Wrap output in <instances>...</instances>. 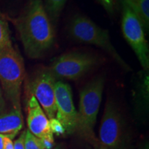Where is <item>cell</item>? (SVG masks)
<instances>
[{
	"label": "cell",
	"mask_w": 149,
	"mask_h": 149,
	"mask_svg": "<svg viewBox=\"0 0 149 149\" xmlns=\"http://www.w3.org/2000/svg\"><path fill=\"white\" fill-rule=\"evenodd\" d=\"M15 26L24 51L31 59L45 55L53 46L55 31L44 8L43 0H30Z\"/></svg>",
	"instance_id": "6da1fadb"
},
{
	"label": "cell",
	"mask_w": 149,
	"mask_h": 149,
	"mask_svg": "<svg viewBox=\"0 0 149 149\" xmlns=\"http://www.w3.org/2000/svg\"><path fill=\"white\" fill-rule=\"evenodd\" d=\"M104 82V76L96 77L87 84L79 93L76 132L94 149H97L98 145L94 128L102 102Z\"/></svg>",
	"instance_id": "7a4b0ae2"
},
{
	"label": "cell",
	"mask_w": 149,
	"mask_h": 149,
	"mask_svg": "<svg viewBox=\"0 0 149 149\" xmlns=\"http://www.w3.org/2000/svg\"><path fill=\"white\" fill-rule=\"evenodd\" d=\"M68 33L71 38L79 43L91 44L100 48L126 71L131 68L121 57L112 44L109 31L100 27L92 19L83 15H76L68 25Z\"/></svg>",
	"instance_id": "3957f363"
},
{
	"label": "cell",
	"mask_w": 149,
	"mask_h": 149,
	"mask_svg": "<svg viewBox=\"0 0 149 149\" xmlns=\"http://www.w3.org/2000/svg\"><path fill=\"white\" fill-rule=\"evenodd\" d=\"M25 77L23 57L13 46L0 51V83L13 108L21 109L22 86Z\"/></svg>",
	"instance_id": "277c9868"
},
{
	"label": "cell",
	"mask_w": 149,
	"mask_h": 149,
	"mask_svg": "<svg viewBox=\"0 0 149 149\" xmlns=\"http://www.w3.org/2000/svg\"><path fill=\"white\" fill-rule=\"evenodd\" d=\"M100 64V57L95 55L86 52L73 51L57 57L47 68L57 80H77Z\"/></svg>",
	"instance_id": "5b68a950"
},
{
	"label": "cell",
	"mask_w": 149,
	"mask_h": 149,
	"mask_svg": "<svg viewBox=\"0 0 149 149\" xmlns=\"http://www.w3.org/2000/svg\"><path fill=\"white\" fill-rule=\"evenodd\" d=\"M97 139V149H126L124 120L116 105L110 100L104 108Z\"/></svg>",
	"instance_id": "8992f818"
},
{
	"label": "cell",
	"mask_w": 149,
	"mask_h": 149,
	"mask_svg": "<svg viewBox=\"0 0 149 149\" xmlns=\"http://www.w3.org/2000/svg\"><path fill=\"white\" fill-rule=\"evenodd\" d=\"M122 31L128 44L135 53L139 64L145 70L149 68V47L144 29L135 13L122 2Z\"/></svg>",
	"instance_id": "52a82bcc"
},
{
	"label": "cell",
	"mask_w": 149,
	"mask_h": 149,
	"mask_svg": "<svg viewBox=\"0 0 149 149\" xmlns=\"http://www.w3.org/2000/svg\"><path fill=\"white\" fill-rule=\"evenodd\" d=\"M57 81L48 68H42L37 72L30 84L31 94L35 97L49 120L55 118L57 113L55 91Z\"/></svg>",
	"instance_id": "ba28073f"
},
{
	"label": "cell",
	"mask_w": 149,
	"mask_h": 149,
	"mask_svg": "<svg viewBox=\"0 0 149 149\" xmlns=\"http://www.w3.org/2000/svg\"><path fill=\"white\" fill-rule=\"evenodd\" d=\"M57 113L55 118L64 126L67 134L76 132L77 125V111L72 100V89L70 85L57 80L55 86Z\"/></svg>",
	"instance_id": "9c48e42d"
},
{
	"label": "cell",
	"mask_w": 149,
	"mask_h": 149,
	"mask_svg": "<svg viewBox=\"0 0 149 149\" xmlns=\"http://www.w3.org/2000/svg\"><path fill=\"white\" fill-rule=\"evenodd\" d=\"M27 125L28 130L39 138L54 139L53 134L50 128L49 119L33 95L27 102Z\"/></svg>",
	"instance_id": "30bf717a"
},
{
	"label": "cell",
	"mask_w": 149,
	"mask_h": 149,
	"mask_svg": "<svg viewBox=\"0 0 149 149\" xmlns=\"http://www.w3.org/2000/svg\"><path fill=\"white\" fill-rule=\"evenodd\" d=\"M24 126L21 109L13 108L10 111L0 114V134L13 139Z\"/></svg>",
	"instance_id": "8fae6325"
},
{
	"label": "cell",
	"mask_w": 149,
	"mask_h": 149,
	"mask_svg": "<svg viewBox=\"0 0 149 149\" xmlns=\"http://www.w3.org/2000/svg\"><path fill=\"white\" fill-rule=\"evenodd\" d=\"M135 13L145 31L149 28V0H122Z\"/></svg>",
	"instance_id": "7c38bea8"
},
{
	"label": "cell",
	"mask_w": 149,
	"mask_h": 149,
	"mask_svg": "<svg viewBox=\"0 0 149 149\" xmlns=\"http://www.w3.org/2000/svg\"><path fill=\"white\" fill-rule=\"evenodd\" d=\"M67 1L68 0H44L43 1L46 13L55 27Z\"/></svg>",
	"instance_id": "4fadbf2b"
},
{
	"label": "cell",
	"mask_w": 149,
	"mask_h": 149,
	"mask_svg": "<svg viewBox=\"0 0 149 149\" xmlns=\"http://www.w3.org/2000/svg\"><path fill=\"white\" fill-rule=\"evenodd\" d=\"M13 46L8 23L0 19V51Z\"/></svg>",
	"instance_id": "5bb4252c"
},
{
	"label": "cell",
	"mask_w": 149,
	"mask_h": 149,
	"mask_svg": "<svg viewBox=\"0 0 149 149\" xmlns=\"http://www.w3.org/2000/svg\"><path fill=\"white\" fill-rule=\"evenodd\" d=\"M24 148L25 149H43L41 146L40 138L33 135L29 130H26L24 138Z\"/></svg>",
	"instance_id": "9a60e30c"
},
{
	"label": "cell",
	"mask_w": 149,
	"mask_h": 149,
	"mask_svg": "<svg viewBox=\"0 0 149 149\" xmlns=\"http://www.w3.org/2000/svg\"><path fill=\"white\" fill-rule=\"evenodd\" d=\"M49 123L50 128H51L52 133L53 135L55 134V135L57 136H60L66 133V130H65L64 126L61 124V122L58 120H57L55 117L49 120Z\"/></svg>",
	"instance_id": "2e32d148"
},
{
	"label": "cell",
	"mask_w": 149,
	"mask_h": 149,
	"mask_svg": "<svg viewBox=\"0 0 149 149\" xmlns=\"http://www.w3.org/2000/svg\"><path fill=\"white\" fill-rule=\"evenodd\" d=\"M110 15L115 14L116 9V0H97Z\"/></svg>",
	"instance_id": "e0dca14e"
},
{
	"label": "cell",
	"mask_w": 149,
	"mask_h": 149,
	"mask_svg": "<svg viewBox=\"0 0 149 149\" xmlns=\"http://www.w3.org/2000/svg\"><path fill=\"white\" fill-rule=\"evenodd\" d=\"M26 130L22 132L18 139H17L14 144V149H25L24 148V138H25Z\"/></svg>",
	"instance_id": "ac0fdd59"
},
{
	"label": "cell",
	"mask_w": 149,
	"mask_h": 149,
	"mask_svg": "<svg viewBox=\"0 0 149 149\" xmlns=\"http://www.w3.org/2000/svg\"><path fill=\"white\" fill-rule=\"evenodd\" d=\"M40 141L43 149H53L54 148V139L53 140L47 138H40Z\"/></svg>",
	"instance_id": "d6986e66"
},
{
	"label": "cell",
	"mask_w": 149,
	"mask_h": 149,
	"mask_svg": "<svg viewBox=\"0 0 149 149\" xmlns=\"http://www.w3.org/2000/svg\"><path fill=\"white\" fill-rule=\"evenodd\" d=\"M3 149H14V144L12 139H10L8 135H5L3 139Z\"/></svg>",
	"instance_id": "ffe728a7"
},
{
	"label": "cell",
	"mask_w": 149,
	"mask_h": 149,
	"mask_svg": "<svg viewBox=\"0 0 149 149\" xmlns=\"http://www.w3.org/2000/svg\"><path fill=\"white\" fill-rule=\"evenodd\" d=\"M5 107H6L5 100L3 97L1 89V88H0V114H1V113H3V111H4Z\"/></svg>",
	"instance_id": "44dd1931"
},
{
	"label": "cell",
	"mask_w": 149,
	"mask_h": 149,
	"mask_svg": "<svg viewBox=\"0 0 149 149\" xmlns=\"http://www.w3.org/2000/svg\"><path fill=\"white\" fill-rule=\"evenodd\" d=\"M5 135L0 134V149H3V139H4Z\"/></svg>",
	"instance_id": "7402d4cb"
},
{
	"label": "cell",
	"mask_w": 149,
	"mask_h": 149,
	"mask_svg": "<svg viewBox=\"0 0 149 149\" xmlns=\"http://www.w3.org/2000/svg\"><path fill=\"white\" fill-rule=\"evenodd\" d=\"M53 149H62V148H61V146H60V145H58V146H55V148H53Z\"/></svg>",
	"instance_id": "603a6c76"
},
{
	"label": "cell",
	"mask_w": 149,
	"mask_h": 149,
	"mask_svg": "<svg viewBox=\"0 0 149 149\" xmlns=\"http://www.w3.org/2000/svg\"><path fill=\"white\" fill-rule=\"evenodd\" d=\"M141 149H148V144L147 145H146V146H145L144 148H141Z\"/></svg>",
	"instance_id": "cb8c5ba5"
},
{
	"label": "cell",
	"mask_w": 149,
	"mask_h": 149,
	"mask_svg": "<svg viewBox=\"0 0 149 149\" xmlns=\"http://www.w3.org/2000/svg\"><path fill=\"white\" fill-rule=\"evenodd\" d=\"M0 17H3V15L2 13H1V12H0Z\"/></svg>",
	"instance_id": "d4e9b609"
}]
</instances>
